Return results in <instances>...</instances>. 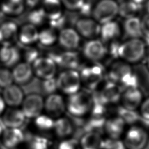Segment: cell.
<instances>
[{
  "label": "cell",
  "instance_id": "25",
  "mask_svg": "<svg viewBox=\"0 0 149 149\" xmlns=\"http://www.w3.org/2000/svg\"><path fill=\"white\" fill-rule=\"evenodd\" d=\"M17 30L16 23L12 22L3 23L0 26V42L3 45H10L16 37Z\"/></svg>",
  "mask_w": 149,
  "mask_h": 149
},
{
  "label": "cell",
  "instance_id": "2",
  "mask_svg": "<svg viewBox=\"0 0 149 149\" xmlns=\"http://www.w3.org/2000/svg\"><path fill=\"white\" fill-rule=\"evenodd\" d=\"M93 102L92 93L87 90H79L69 95L66 107L69 113L73 116L80 118L89 113Z\"/></svg>",
  "mask_w": 149,
  "mask_h": 149
},
{
  "label": "cell",
  "instance_id": "18",
  "mask_svg": "<svg viewBox=\"0 0 149 149\" xmlns=\"http://www.w3.org/2000/svg\"><path fill=\"white\" fill-rule=\"evenodd\" d=\"M24 93L20 87L11 84L4 88L2 98L5 104L12 107H16L22 104L24 99Z\"/></svg>",
  "mask_w": 149,
  "mask_h": 149
},
{
  "label": "cell",
  "instance_id": "12",
  "mask_svg": "<svg viewBox=\"0 0 149 149\" xmlns=\"http://www.w3.org/2000/svg\"><path fill=\"white\" fill-rule=\"evenodd\" d=\"M126 124L123 120L116 114L108 116L104 123L103 131L108 138L120 139L126 131Z\"/></svg>",
  "mask_w": 149,
  "mask_h": 149
},
{
  "label": "cell",
  "instance_id": "22",
  "mask_svg": "<svg viewBox=\"0 0 149 149\" xmlns=\"http://www.w3.org/2000/svg\"><path fill=\"white\" fill-rule=\"evenodd\" d=\"M60 45L68 49L76 48L80 43V37L73 29L66 28L61 30L59 36Z\"/></svg>",
  "mask_w": 149,
  "mask_h": 149
},
{
  "label": "cell",
  "instance_id": "33",
  "mask_svg": "<svg viewBox=\"0 0 149 149\" xmlns=\"http://www.w3.org/2000/svg\"><path fill=\"white\" fill-rule=\"evenodd\" d=\"M56 40V34L54 29H46L38 33V40L44 46L52 45Z\"/></svg>",
  "mask_w": 149,
  "mask_h": 149
},
{
  "label": "cell",
  "instance_id": "24",
  "mask_svg": "<svg viewBox=\"0 0 149 149\" xmlns=\"http://www.w3.org/2000/svg\"><path fill=\"white\" fill-rule=\"evenodd\" d=\"M73 123L69 119L61 117L54 120V130L55 134L60 138H66L74 132Z\"/></svg>",
  "mask_w": 149,
  "mask_h": 149
},
{
  "label": "cell",
  "instance_id": "29",
  "mask_svg": "<svg viewBox=\"0 0 149 149\" xmlns=\"http://www.w3.org/2000/svg\"><path fill=\"white\" fill-rule=\"evenodd\" d=\"M38 33L34 26L28 24L22 27L19 33V40L23 44H30L38 40Z\"/></svg>",
  "mask_w": 149,
  "mask_h": 149
},
{
  "label": "cell",
  "instance_id": "1",
  "mask_svg": "<svg viewBox=\"0 0 149 149\" xmlns=\"http://www.w3.org/2000/svg\"><path fill=\"white\" fill-rule=\"evenodd\" d=\"M107 80L125 88L139 87V78L130 65L123 61L113 63L107 73Z\"/></svg>",
  "mask_w": 149,
  "mask_h": 149
},
{
  "label": "cell",
  "instance_id": "36",
  "mask_svg": "<svg viewBox=\"0 0 149 149\" xmlns=\"http://www.w3.org/2000/svg\"><path fill=\"white\" fill-rule=\"evenodd\" d=\"M46 18L47 17L42 8L33 10L27 15V20L33 26L42 24Z\"/></svg>",
  "mask_w": 149,
  "mask_h": 149
},
{
  "label": "cell",
  "instance_id": "16",
  "mask_svg": "<svg viewBox=\"0 0 149 149\" xmlns=\"http://www.w3.org/2000/svg\"><path fill=\"white\" fill-rule=\"evenodd\" d=\"M107 49L100 40H93L87 42L84 46L83 53L88 59L98 62L105 56Z\"/></svg>",
  "mask_w": 149,
  "mask_h": 149
},
{
  "label": "cell",
  "instance_id": "8",
  "mask_svg": "<svg viewBox=\"0 0 149 149\" xmlns=\"http://www.w3.org/2000/svg\"><path fill=\"white\" fill-rule=\"evenodd\" d=\"M118 13V6L113 0H102L93 10L94 17L102 24L111 22Z\"/></svg>",
  "mask_w": 149,
  "mask_h": 149
},
{
  "label": "cell",
  "instance_id": "30",
  "mask_svg": "<svg viewBox=\"0 0 149 149\" xmlns=\"http://www.w3.org/2000/svg\"><path fill=\"white\" fill-rule=\"evenodd\" d=\"M101 38L103 41H108L118 37L120 34L118 24L115 22H109L103 24L100 29Z\"/></svg>",
  "mask_w": 149,
  "mask_h": 149
},
{
  "label": "cell",
  "instance_id": "31",
  "mask_svg": "<svg viewBox=\"0 0 149 149\" xmlns=\"http://www.w3.org/2000/svg\"><path fill=\"white\" fill-rule=\"evenodd\" d=\"M1 8L6 14L20 15L24 10V2L23 0H2Z\"/></svg>",
  "mask_w": 149,
  "mask_h": 149
},
{
  "label": "cell",
  "instance_id": "23",
  "mask_svg": "<svg viewBox=\"0 0 149 149\" xmlns=\"http://www.w3.org/2000/svg\"><path fill=\"white\" fill-rule=\"evenodd\" d=\"M20 58V52L16 47L10 45H3L0 49V61L7 67L15 65Z\"/></svg>",
  "mask_w": 149,
  "mask_h": 149
},
{
  "label": "cell",
  "instance_id": "13",
  "mask_svg": "<svg viewBox=\"0 0 149 149\" xmlns=\"http://www.w3.org/2000/svg\"><path fill=\"white\" fill-rule=\"evenodd\" d=\"M49 57L60 66L68 69L75 70L80 66L79 56L77 52L66 51L59 53H50Z\"/></svg>",
  "mask_w": 149,
  "mask_h": 149
},
{
  "label": "cell",
  "instance_id": "19",
  "mask_svg": "<svg viewBox=\"0 0 149 149\" xmlns=\"http://www.w3.org/2000/svg\"><path fill=\"white\" fill-rule=\"evenodd\" d=\"M24 135L19 128L4 129L2 133L3 145L7 149H13L24 140Z\"/></svg>",
  "mask_w": 149,
  "mask_h": 149
},
{
  "label": "cell",
  "instance_id": "14",
  "mask_svg": "<svg viewBox=\"0 0 149 149\" xmlns=\"http://www.w3.org/2000/svg\"><path fill=\"white\" fill-rule=\"evenodd\" d=\"M44 108L48 116L57 118L63 113L66 105L61 95L54 93L48 95L44 102Z\"/></svg>",
  "mask_w": 149,
  "mask_h": 149
},
{
  "label": "cell",
  "instance_id": "37",
  "mask_svg": "<svg viewBox=\"0 0 149 149\" xmlns=\"http://www.w3.org/2000/svg\"><path fill=\"white\" fill-rule=\"evenodd\" d=\"M57 88L56 80L54 77L41 80V94L49 95L54 94Z\"/></svg>",
  "mask_w": 149,
  "mask_h": 149
},
{
  "label": "cell",
  "instance_id": "4",
  "mask_svg": "<svg viewBox=\"0 0 149 149\" xmlns=\"http://www.w3.org/2000/svg\"><path fill=\"white\" fill-rule=\"evenodd\" d=\"M81 84L88 91H95L104 81L105 76L103 67L98 63L84 66L79 72Z\"/></svg>",
  "mask_w": 149,
  "mask_h": 149
},
{
  "label": "cell",
  "instance_id": "9",
  "mask_svg": "<svg viewBox=\"0 0 149 149\" xmlns=\"http://www.w3.org/2000/svg\"><path fill=\"white\" fill-rule=\"evenodd\" d=\"M144 100L143 94L139 87H133L122 90L120 97V106L133 111H137Z\"/></svg>",
  "mask_w": 149,
  "mask_h": 149
},
{
  "label": "cell",
  "instance_id": "49",
  "mask_svg": "<svg viewBox=\"0 0 149 149\" xmlns=\"http://www.w3.org/2000/svg\"><path fill=\"white\" fill-rule=\"evenodd\" d=\"M148 136H149V133H148Z\"/></svg>",
  "mask_w": 149,
  "mask_h": 149
},
{
  "label": "cell",
  "instance_id": "46",
  "mask_svg": "<svg viewBox=\"0 0 149 149\" xmlns=\"http://www.w3.org/2000/svg\"><path fill=\"white\" fill-rule=\"evenodd\" d=\"M2 127H3V125H2V124L0 122V136L2 134L3 131V130H4V129H3Z\"/></svg>",
  "mask_w": 149,
  "mask_h": 149
},
{
  "label": "cell",
  "instance_id": "6",
  "mask_svg": "<svg viewBox=\"0 0 149 149\" xmlns=\"http://www.w3.org/2000/svg\"><path fill=\"white\" fill-rule=\"evenodd\" d=\"M144 53V43L139 39L133 38L120 44L118 57L127 62L136 63L143 58Z\"/></svg>",
  "mask_w": 149,
  "mask_h": 149
},
{
  "label": "cell",
  "instance_id": "26",
  "mask_svg": "<svg viewBox=\"0 0 149 149\" xmlns=\"http://www.w3.org/2000/svg\"><path fill=\"white\" fill-rule=\"evenodd\" d=\"M116 114L123 120L126 125H141L143 122L146 123V122L142 119L139 112L137 111L127 109L120 105L117 108Z\"/></svg>",
  "mask_w": 149,
  "mask_h": 149
},
{
  "label": "cell",
  "instance_id": "39",
  "mask_svg": "<svg viewBox=\"0 0 149 149\" xmlns=\"http://www.w3.org/2000/svg\"><path fill=\"white\" fill-rule=\"evenodd\" d=\"M102 149H126L125 144L120 139H104Z\"/></svg>",
  "mask_w": 149,
  "mask_h": 149
},
{
  "label": "cell",
  "instance_id": "5",
  "mask_svg": "<svg viewBox=\"0 0 149 149\" xmlns=\"http://www.w3.org/2000/svg\"><path fill=\"white\" fill-rule=\"evenodd\" d=\"M148 132L141 125L130 126L122 140L126 149H144L148 142Z\"/></svg>",
  "mask_w": 149,
  "mask_h": 149
},
{
  "label": "cell",
  "instance_id": "38",
  "mask_svg": "<svg viewBox=\"0 0 149 149\" xmlns=\"http://www.w3.org/2000/svg\"><path fill=\"white\" fill-rule=\"evenodd\" d=\"M12 73L6 68H0V87L6 88L12 84Z\"/></svg>",
  "mask_w": 149,
  "mask_h": 149
},
{
  "label": "cell",
  "instance_id": "35",
  "mask_svg": "<svg viewBox=\"0 0 149 149\" xmlns=\"http://www.w3.org/2000/svg\"><path fill=\"white\" fill-rule=\"evenodd\" d=\"M49 142L44 137L35 136L29 139L30 149H49Z\"/></svg>",
  "mask_w": 149,
  "mask_h": 149
},
{
  "label": "cell",
  "instance_id": "21",
  "mask_svg": "<svg viewBox=\"0 0 149 149\" xmlns=\"http://www.w3.org/2000/svg\"><path fill=\"white\" fill-rule=\"evenodd\" d=\"M104 139L100 133L85 132L79 141L80 149H102Z\"/></svg>",
  "mask_w": 149,
  "mask_h": 149
},
{
  "label": "cell",
  "instance_id": "44",
  "mask_svg": "<svg viewBox=\"0 0 149 149\" xmlns=\"http://www.w3.org/2000/svg\"><path fill=\"white\" fill-rule=\"evenodd\" d=\"M40 1V0H25L26 4L31 8L35 6Z\"/></svg>",
  "mask_w": 149,
  "mask_h": 149
},
{
  "label": "cell",
  "instance_id": "42",
  "mask_svg": "<svg viewBox=\"0 0 149 149\" xmlns=\"http://www.w3.org/2000/svg\"><path fill=\"white\" fill-rule=\"evenodd\" d=\"M141 28L142 33L145 38H149V14L146 15L141 21Z\"/></svg>",
  "mask_w": 149,
  "mask_h": 149
},
{
  "label": "cell",
  "instance_id": "34",
  "mask_svg": "<svg viewBox=\"0 0 149 149\" xmlns=\"http://www.w3.org/2000/svg\"><path fill=\"white\" fill-rule=\"evenodd\" d=\"M35 119L36 126L41 130L49 131L54 129V120L49 116L40 115Z\"/></svg>",
  "mask_w": 149,
  "mask_h": 149
},
{
  "label": "cell",
  "instance_id": "10",
  "mask_svg": "<svg viewBox=\"0 0 149 149\" xmlns=\"http://www.w3.org/2000/svg\"><path fill=\"white\" fill-rule=\"evenodd\" d=\"M22 109L26 118H36L41 115L44 108V102L41 95L37 94H28L22 102Z\"/></svg>",
  "mask_w": 149,
  "mask_h": 149
},
{
  "label": "cell",
  "instance_id": "41",
  "mask_svg": "<svg viewBox=\"0 0 149 149\" xmlns=\"http://www.w3.org/2000/svg\"><path fill=\"white\" fill-rule=\"evenodd\" d=\"M65 6L69 10L80 9L84 0H62Z\"/></svg>",
  "mask_w": 149,
  "mask_h": 149
},
{
  "label": "cell",
  "instance_id": "27",
  "mask_svg": "<svg viewBox=\"0 0 149 149\" xmlns=\"http://www.w3.org/2000/svg\"><path fill=\"white\" fill-rule=\"evenodd\" d=\"M42 9L50 21L57 20L62 16L61 5L59 0H44Z\"/></svg>",
  "mask_w": 149,
  "mask_h": 149
},
{
  "label": "cell",
  "instance_id": "43",
  "mask_svg": "<svg viewBox=\"0 0 149 149\" xmlns=\"http://www.w3.org/2000/svg\"><path fill=\"white\" fill-rule=\"evenodd\" d=\"M38 52L36 49H29L25 52V59L28 63H33L38 57Z\"/></svg>",
  "mask_w": 149,
  "mask_h": 149
},
{
  "label": "cell",
  "instance_id": "7",
  "mask_svg": "<svg viewBox=\"0 0 149 149\" xmlns=\"http://www.w3.org/2000/svg\"><path fill=\"white\" fill-rule=\"evenodd\" d=\"M56 80L58 88L69 95L79 91L81 85L79 73L76 70H64L60 73Z\"/></svg>",
  "mask_w": 149,
  "mask_h": 149
},
{
  "label": "cell",
  "instance_id": "15",
  "mask_svg": "<svg viewBox=\"0 0 149 149\" xmlns=\"http://www.w3.org/2000/svg\"><path fill=\"white\" fill-rule=\"evenodd\" d=\"M26 117L22 109L15 107L6 109L2 116V125L6 128H19L24 124Z\"/></svg>",
  "mask_w": 149,
  "mask_h": 149
},
{
  "label": "cell",
  "instance_id": "45",
  "mask_svg": "<svg viewBox=\"0 0 149 149\" xmlns=\"http://www.w3.org/2000/svg\"><path fill=\"white\" fill-rule=\"evenodd\" d=\"M5 103L2 96L0 95V115H1L5 110Z\"/></svg>",
  "mask_w": 149,
  "mask_h": 149
},
{
  "label": "cell",
  "instance_id": "20",
  "mask_svg": "<svg viewBox=\"0 0 149 149\" xmlns=\"http://www.w3.org/2000/svg\"><path fill=\"white\" fill-rule=\"evenodd\" d=\"M12 73L13 81L22 86L28 83L33 79V68L27 62L16 65Z\"/></svg>",
  "mask_w": 149,
  "mask_h": 149
},
{
  "label": "cell",
  "instance_id": "40",
  "mask_svg": "<svg viewBox=\"0 0 149 149\" xmlns=\"http://www.w3.org/2000/svg\"><path fill=\"white\" fill-rule=\"evenodd\" d=\"M139 109L142 119L145 122H149V97L143 100Z\"/></svg>",
  "mask_w": 149,
  "mask_h": 149
},
{
  "label": "cell",
  "instance_id": "17",
  "mask_svg": "<svg viewBox=\"0 0 149 149\" xmlns=\"http://www.w3.org/2000/svg\"><path fill=\"white\" fill-rule=\"evenodd\" d=\"M74 23L77 30L84 37L93 38L100 33L101 27L92 19H79Z\"/></svg>",
  "mask_w": 149,
  "mask_h": 149
},
{
  "label": "cell",
  "instance_id": "47",
  "mask_svg": "<svg viewBox=\"0 0 149 149\" xmlns=\"http://www.w3.org/2000/svg\"><path fill=\"white\" fill-rule=\"evenodd\" d=\"M147 69L149 71V56H148V57L147 58Z\"/></svg>",
  "mask_w": 149,
  "mask_h": 149
},
{
  "label": "cell",
  "instance_id": "28",
  "mask_svg": "<svg viewBox=\"0 0 149 149\" xmlns=\"http://www.w3.org/2000/svg\"><path fill=\"white\" fill-rule=\"evenodd\" d=\"M124 30L126 34L133 38H137L143 36L141 21L136 17L127 19L124 22Z\"/></svg>",
  "mask_w": 149,
  "mask_h": 149
},
{
  "label": "cell",
  "instance_id": "32",
  "mask_svg": "<svg viewBox=\"0 0 149 149\" xmlns=\"http://www.w3.org/2000/svg\"><path fill=\"white\" fill-rule=\"evenodd\" d=\"M141 7L135 3L132 0L123 1L118 7V12L120 15L126 18L134 17V15L141 9Z\"/></svg>",
  "mask_w": 149,
  "mask_h": 149
},
{
  "label": "cell",
  "instance_id": "3",
  "mask_svg": "<svg viewBox=\"0 0 149 149\" xmlns=\"http://www.w3.org/2000/svg\"><path fill=\"white\" fill-rule=\"evenodd\" d=\"M122 92L119 86L108 80H104L92 94L94 99L108 107L120 102Z\"/></svg>",
  "mask_w": 149,
  "mask_h": 149
},
{
  "label": "cell",
  "instance_id": "11",
  "mask_svg": "<svg viewBox=\"0 0 149 149\" xmlns=\"http://www.w3.org/2000/svg\"><path fill=\"white\" fill-rule=\"evenodd\" d=\"M33 64V70L38 78L48 80L54 77L56 71V63L49 57L38 58Z\"/></svg>",
  "mask_w": 149,
  "mask_h": 149
},
{
  "label": "cell",
  "instance_id": "48",
  "mask_svg": "<svg viewBox=\"0 0 149 149\" xmlns=\"http://www.w3.org/2000/svg\"><path fill=\"white\" fill-rule=\"evenodd\" d=\"M146 7H147V10L149 13V0H148L147 2V5H146Z\"/></svg>",
  "mask_w": 149,
  "mask_h": 149
}]
</instances>
